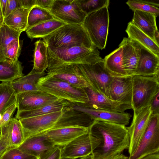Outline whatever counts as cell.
<instances>
[{
  "label": "cell",
  "mask_w": 159,
  "mask_h": 159,
  "mask_svg": "<svg viewBox=\"0 0 159 159\" xmlns=\"http://www.w3.org/2000/svg\"><path fill=\"white\" fill-rule=\"evenodd\" d=\"M89 132L100 143L90 155L92 159H107L121 154L129 146V138L125 126L105 121L94 120Z\"/></svg>",
  "instance_id": "cell-1"
},
{
  "label": "cell",
  "mask_w": 159,
  "mask_h": 159,
  "mask_svg": "<svg viewBox=\"0 0 159 159\" xmlns=\"http://www.w3.org/2000/svg\"><path fill=\"white\" fill-rule=\"evenodd\" d=\"M139 57V44L124 38L118 48L105 57V66L113 77L132 76L135 74Z\"/></svg>",
  "instance_id": "cell-2"
},
{
  "label": "cell",
  "mask_w": 159,
  "mask_h": 159,
  "mask_svg": "<svg viewBox=\"0 0 159 159\" xmlns=\"http://www.w3.org/2000/svg\"><path fill=\"white\" fill-rule=\"evenodd\" d=\"M47 48L48 72L67 65L93 64L103 59L97 48L90 49L83 46Z\"/></svg>",
  "instance_id": "cell-3"
},
{
  "label": "cell",
  "mask_w": 159,
  "mask_h": 159,
  "mask_svg": "<svg viewBox=\"0 0 159 159\" xmlns=\"http://www.w3.org/2000/svg\"><path fill=\"white\" fill-rule=\"evenodd\" d=\"M42 39L47 46L51 48L83 46L90 49L97 48L82 24H66Z\"/></svg>",
  "instance_id": "cell-4"
},
{
  "label": "cell",
  "mask_w": 159,
  "mask_h": 159,
  "mask_svg": "<svg viewBox=\"0 0 159 159\" xmlns=\"http://www.w3.org/2000/svg\"><path fill=\"white\" fill-rule=\"evenodd\" d=\"M36 86L41 91L73 104H85L89 100L85 89L77 88L47 74L39 79Z\"/></svg>",
  "instance_id": "cell-5"
},
{
  "label": "cell",
  "mask_w": 159,
  "mask_h": 159,
  "mask_svg": "<svg viewBox=\"0 0 159 159\" xmlns=\"http://www.w3.org/2000/svg\"><path fill=\"white\" fill-rule=\"evenodd\" d=\"M108 7H104L87 15L82 24L93 44L98 48H105L109 22Z\"/></svg>",
  "instance_id": "cell-6"
},
{
  "label": "cell",
  "mask_w": 159,
  "mask_h": 159,
  "mask_svg": "<svg viewBox=\"0 0 159 159\" xmlns=\"http://www.w3.org/2000/svg\"><path fill=\"white\" fill-rule=\"evenodd\" d=\"M131 104L133 111H137L149 105L154 95L159 91V76H132Z\"/></svg>",
  "instance_id": "cell-7"
},
{
  "label": "cell",
  "mask_w": 159,
  "mask_h": 159,
  "mask_svg": "<svg viewBox=\"0 0 159 159\" xmlns=\"http://www.w3.org/2000/svg\"><path fill=\"white\" fill-rule=\"evenodd\" d=\"M77 65L89 87L95 92L107 97L113 77L107 69L104 59L93 64Z\"/></svg>",
  "instance_id": "cell-8"
},
{
  "label": "cell",
  "mask_w": 159,
  "mask_h": 159,
  "mask_svg": "<svg viewBox=\"0 0 159 159\" xmlns=\"http://www.w3.org/2000/svg\"><path fill=\"white\" fill-rule=\"evenodd\" d=\"M159 115H152L147 128L134 154L128 159H140L159 152Z\"/></svg>",
  "instance_id": "cell-9"
},
{
  "label": "cell",
  "mask_w": 159,
  "mask_h": 159,
  "mask_svg": "<svg viewBox=\"0 0 159 159\" xmlns=\"http://www.w3.org/2000/svg\"><path fill=\"white\" fill-rule=\"evenodd\" d=\"M100 143L89 132L83 134L62 147L61 159H78L88 156Z\"/></svg>",
  "instance_id": "cell-10"
},
{
  "label": "cell",
  "mask_w": 159,
  "mask_h": 159,
  "mask_svg": "<svg viewBox=\"0 0 159 159\" xmlns=\"http://www.w3.org/2000/svg\"><path fill=\"white\" fill-rule=\"evenodd\" d=\"M49 11L56 18L67 24L82 25L87 16L75 0H53Z\"/></svg>",
  "instance_id": "cell-11"
},
{
  "label": "cell",
  "mask_w": 159,
  "mask_h": 159,
  "mask_svg": "<svg viewBox=\"0 0 159 159\" xmlns=\"http://www.w3.org/2000/svg\"><path fill=\"white\" fill-rule=\"evenodd\" d=\"M152 115L148 105L139 111H134L133 117L130 125L127 127L129 138L128 152L132 156L136 151L147 128Z\"/></svg>",
  "instance_id": "cell-12"
},
{
  "label": "cell",
  "mask_w": 159,
  "mask_h": 159,
  "mask_svg": "<svg viewBox=\"0 0 159 159\" xmlns=\"http://www.w3.org/2000/svg\"><path fill=\"white\" fill-rule=\"evenodd\" d=\"M65 110L19 119L22 127L25 140L32 135L51 129L61 116Z\"/></svg>",
  "instance_id": "cell-13"
},
{
  "label": "cell",
  "mask_w": 159,
  "mask_h": 159,
  "mask_svg": "<svg viewBox=\"0 0 159 159\" xmlns=\"http://www.w3.org/2000/svg\"><path fill=\"white\" fill-rule=\"evenodd\" d=\"M58 99L41 90L16 93V103L17 112L35 109L52 103Z\"/></svg>",
  "instance_id": "cell-14"
},
{
  "label": "cell",
  "mask_w": 159,
  "mask_h": 159,
  "mask_svg": "<svg viewBox=\"0 0 159 159\" xmlns=\"http://www.w3.org/2000/svg\"><path fill=\"white\" fill-rule=\"evenodd\" d=\"M85 90L89 100L85 104L78 105L86 107L114 112H124L126 110L132 109L130 103L111 100L102 94L95 92L89 87Z\"/></svg>",
  "instance_id": "cell-15"
},
{
  "label": "cell",
  "mask_w": 159,
  "mask_h": 159,
  "mask_svg": "<svg viewBox=\"0 0 159 159\" xmlns=\"http://www.w3.org/2000/svg\"><path fill=\"white\" fill-rule=\"evenodd\" d=\"M71 108L88 115L93 120L107 121L125 126L129 124L131 117L130 114L126 112H114L88 108L77 104L72 103Z\"/></svg>",
  "instance_id": "cell-16"
},
{
  "label": "cell",
  "mask_w": 159,
  "mask_h": 159,
  "mask_svg": "<svg viewBox=\"0 0 159 159\" xmlns=\"http://www.w3.org/2000/svg\"><path fill=\"white\" fill-rule=\"evenodd\" d=\"M47 74L77 88L85 89L89 87L77 65L64 66L48 71Z\"/></svg>",
  "instance_id": "cell-17"
},
{
  "label": "cell",
  "mask_w": 159,
  "mask_h": 159,
  "mask_svg": "<svg viewBox=\"0 0 159 159\" xmlns=\"http://www.w3.org/2000/svg\"><path fill=\"white\" fill-rule=\"evenodd\" d=\"M132 94V76L113 77L107 97L113 100L131 104Z\"/></svg>",
  "instance_id": "cell-18"
},
{
  "label": "cell",
  "mask_w": 159,
  "mask_h": 159,
  "mask_svg": "<svg viewBox=\"0 0 159 159\" xmlns=\"http://www.w3.org/2000/svg\"><path fill=\"white\" fill-rule=\"evenodd\" d=\"M89 132V128L80 126L64 127L44 132L55 146L61 147L80 135Z\"/></svg>",
  "instance_id": "cell-19"
},
{
  "label": "cell",
  "mask_w": 159,
  "mask_h": 159,
  "mask_svg": "<svg viewBox=\"0 0 159 159\" xmlns=\"http://www.w3.org/2000/svg\"><path fill=\"white\" fill-rule=\"evenodd\" d=\"M138 43L139 57L135 75L159 76V56Z\"/></svg>",
  "instance_id": "cell-20"
},
{
  "label": "cell",
  "mask_w": 159,
  "mask_h": 159,
  "mask_svg": "<svg viewBox=\"0 0 159 159\" xmlns=\"http://www.w3.org/2000/svg\"><path fill=\"white\" fill-rule=\"evenodd\" d=\"M56 146L44 132L26 139L17 148L20 150L37 158L43 152Z\"/></svg>",
  "instance_id": "cell-21"
},
{
  "label": "cell",
  "mask_w": 159,
  "mask_h": 159,
  "mask_svg": "<svg viewBox=\"0 0 159 159\" xmlns=\"http://www.w3.org/2000/svg\"><path fill=\"white\" fill-rule=\"evenodd\" d=\"M157 17L154 14L136 10L134 11L133 18L131 22L155 42V33L158 29L156 23Z\"/></svg>",
  "instance_id": "cell-22"
},
{
  "label": "cell",
  "mask_w": 159,
  "mask_h": 159,
  "mask_svg": "<svg viewBox=\"0 0 159 159\" xmlns=\"http://www.w3.org/2000/svg\"><path fill=\"white\" fill-rule=\"evenodd\" d=\"M72 104L66 100L59 98L52 103L35 109L17 112L16 118L19 120L62 111L70 107Z\"/></svg>",
  "instance_id": "cell-23"
},
{
  "label": "cell",
  "mask_w": 159,
  "mask_h": 159,
  "mask_svg": "<svg viewBox=\"0 0 159 159\" xmlns=\"http://www.w3.org/2000/svg\"><path fill=\"white\" fill-rule=\"evenodd\" d=\"M45 74V72L38 73L32 70L27 75L11 82V84L16 93L40 90L36 84L39 79Z\"/></svg>",
  "instance_id": "cell-24"
},
{
  "label": "cell",
  "mask_w": 159,
  "mask_h": 159,
  "mask_svg": "<svg viewBox=\"0 0 159 159\" xmlns=\"http://www.w3.org/2000/svg\"><path fill=\"white\" fill-rule=\"evenodd\" d=\"M125 31L130 39L137 42L159 56V46L131 22L128 23Z\"/></svg>",
  "instance_id": "cell-25"
},
{
  "label": "cell",
  "mask_w": 159,
  "mask_h": 159,
  "mask_svg": "<svg viewBox=\"0 0 159 159\" xmlns=\"http://www.w3.org/2000/svg\"><path fill=\"white\" fill-rule=\"evenodd\" d=\"M65 24L61 20L55 19L32 27L25 31L28 37L30 39L43 38Z\"/></svg>",
  "instance_id": "cell-26"
},
{
  "label": "cell",
  "mask_w": 159,
  "mask_h": 159,
  "mask_svg": "<svg viewBox=\"0 0 159 159\" xmlns=\"http://www.w3.org/2000/svg\"><path fill=\"white\" fill-rule=\"evenodd\" d=\"M23 67L19 61L14 62L7 59L0 61V81L11 82L24 76Z\"/></svg>",
  "instance_id": "cell-27"
},
{
  "label": "cell",
  "mask_w": 159,
  "mask_h": 159,
  "mask_svg": "<svg viewBox=\"0 0 159 159\" xmlns=\"http://www.w3.org/2000/svg\"><path fill=\"white\" fill-rule=\"evenodd\" d=\"M29 10L23 7L18 8L4 18L3 22L8 26L21 33L27 28Z\"/></svg>",
  "instance_id": "cell-28"
},
{
  "label": "cell",
  "mask_w": 159,
  "mask_h": 159,
  "mask_svg": "<svg viewBox=\"0 0 159 159\" xmlns=\"http://www.w3.org/2000/svg\"><path fill=\"white\" fill-rule=\"evenodd\" d=\"M33 63L32 70L36 73H43L48 68V56L47 46L43 40L39 39L35 43Z\"/></svg>",
  "instance_id": "cell-29"
},
{
  "label": "cell",
  "mask_w": 159,
  "mask_h": 159,
  "mask_svg": "<svg viewBox=\"0 0 159 159\" xmlns=\"http://www.w3.org/2000/svg\"><path fill=\"white\" fill-rule=\"evenodd\" d=\"M16 94L11 82L0 83V119L5 110L16 103Z\"/></svg>",
  "instance_id": "cell-30"
},
{
  "label": "cell",
  "mask_w": 159,
  "mask_h": 159,
  "mask_svg": "<svg viewBox=\"0 0 159 159\" xmlns=\"http://www.w3.org/2000/svg\"><path fill=\"white\" fill-rule=\"evenodd\" d=\"M56 18L50 11L37 6L29 10L27 29L43 22Z\"/></svg>",
  "instance_id": "cell-31"
},
{
  "label": "cell",
  "mask_w": 159,
  "mask_h": 159,
  "mask_svg": "<svg viewBox=\"0 0 159 159\" xmlns=\"http://www.w3.org/2000/svg\"><path fill=\"white\" fill-rule=\"evenodd\" d=\"M126 3L133 11L139 10L159 16V2L156 0H129Z\"/></svg>",
  "instance_id": "cell-32"
},
{
  "label": "cell",
  "mask_w": 159,
  "mask_h": 159,
  "mask_svg": "<svg viewBox=\"0 0 159 159\" xmlns=\"http://www.w3.org/2000/svg\"><path fill=\"white\" fill-rule=\"evenodd\" d=\"M10 125V148H18L25 140L22 125L19 120L12 118L9 121Z\"/></svg>",
  "instance_id": "cell-33"
},
{
  "label": "cell",
  "mask_w": 159,
  "mask_h": 159,
  "mask_svg": "<svg viewBox=\"0 0 159 159\" xmlns=\"http://www.w3.org/2000/svg\"><path fill=\"white\" fill-rule=\"evenodd\" d=\"M21 33L3 23L0 27V42L4 53L7 47L11 43L15 40H19Z\"/></svg>",
  "instance_id": "cell-34"
},
{
  "label": "cell",
  "mask_w": 159,
  "mask_h": 159,
  "mask_svg": "<svg viewBox=\"0 0 159 159\" xmlns=\"http://www.w3.org/2000/svg\"><path fill=\"white\" fill-rule=\"evenodd\" d=\"M81 10L87 15L104 7H108L109 0H75Z\"/></svg>",
  "instance_id": "cell-35"
},
{
  "label": "cell",
  "mask_w": 159,
  "mask_h": 159,
  "mask_svg": "<svg viewBox=\"0 0 159 159\" xmlns=\"http://www.w3.org/2000/svg\"><path fill=\"white\" fill-rule=\"evenodd\" d=\"M0 158L8 150L10 149V125L9 121L0 130Z\"/></svg>",
  "instance_id": "cell-36"
},
{
  "label": "cell",
  "mask_w": 159,
  "mask_h": 159,
  "mask_svg": "<svg viewBox=\"0 0 159 159\" xmlns=\"http://www.w3.org/2000/svg\"><path fill=\"white\" fill-rule=\"evenodd\" d=\"M21 45L20 40L11 43L7 47L4 52L6 58L14 62L17 61L21 52Z\"/></svg>",
  "instance_id": "cell-37"
},
{
  "label": "cell",
  "mask_w": 159,
  "mask_h": 159,
  "mask_svg": "<svg viewBox=\"0 0 159 159\" xmlns=\"http://www.w3.org/2000/svg\"><path fill=\"white\" fill-rule=\"evenodd\" d=\"M36 158L19 149L17 148L7 150L0 159H36Z\"/></svg>",
  "instance_id": "cell-38"
},
{
  "label": "cell",
  "mask_w": 159,
  "mask_h": 159,
  "mask_svg": "<svg viewBox=\"0 0 159 159\" xmlns=\"http://www.w3.org/2000/svg\"><path fill=\"white\" fill-rule=\"evenodd\" d=\"M61 148L60 146H55L40 155L36 159H61Z\"/></svg>",
  "instance_id": "cell-39"
},
{
  "label": "cell",
  "mask_w": 159,
  "mask_h": 159,
  "mask_svg": "<svg viewBox=\"0 0 159 159\" xmlns=\"http://www.w3.org/2000/svg\"><path fill=\"white\" fill-rule=\"evenodd\" d=\"M16 108L17 106L15 103L10 106L5 110L0 119V130L1 128L12 118Z\"/></svg>",
  "instance_id": "cell-40"
},
{
  "label": "cell",
  "mask_w": 159,
  "mask_h": 159,
  "mask_svg": "<svg viewBox=\"0 0 159 159\" xmlns=\"http://www.w3.org/2000/svg\"><path fill=\"white\" fill-rule=\"evenodd\" d=\"M22 7L20 0H7V6L4 18L15 9Z\"/></svg>",
  "instance_id": "cell-41"
},
{
  "label": "cell",
  "mask_w": 159,
  "mask_h": 159,
  "mask_svg": "<svg viewBox=\"0 0 159 159\" xmlns=\"http://www.w3.org/2000/svg\"><path fill=\"white\" fill-rule=\"evenodd\" d=\"M149 105L152 111V115H159V91L154 95Z\"/></svg>",
  "instance_id": "cell-42"
},
{
  "label": "cell",
  "mask_w": 159,
  "mask_h": 159,
  "mask_svg": "<svg viewBox=\"0 0 159 159\" xmlns=\"http://www.w3.org/2000/svg\"><path fill=\"white\" fill-rule=\"evenodd\" d=\"M53 0H36V6L49 11Z\"/></svg>",
  "instance_id": "cell-43"
},
{
  "label": "cell",
  "mask_w": 159,
  "mask_h": 159,
  "mask_svg": "<svg viewBox=\"0 0 159 159\" xmlns=\"http://www.w3.org/2000/svg\"><path fill=\"white\" fill-rule=\"evenodd\" d=\"M22 7L30 10L36 6V0H20Z\"/></svg>",
  "instance_id": "cell-44"
},
{
  "label": "cell",
  "mask_w": 159,
  "mask_h": 159,
  "mask_svg": "<svg viewBox=\"0 0 159 159\" xmlns=\"http://www.w3.org/2000/svg\"><path fill=\"white\" fill-rule=\"evenodd\" d=\"M90 155L84 157L79 158L78 159H92L91 158ZM128 157L121 154L116 156L107 159H128Z\"/></svg>",
  "instance_id": "cell-45"
},
{
  "label": "cell",
  "mask_w": 159,
  "mask_h": 159,
  "mask_svg": "<svg viewBox=\"0 0 159 159\" xmlns=\"http://www.w3.org/2000/svg\"><path fill=\"white\" fill-rule=\"evenodd\" d=\"M7 0H0L1 8L3 17L6 10Z\"/></svg>",
  "instance_id": "cell-46"
},
{
  "label": "cell",
  "mask_w": 159,
  "mask_h": 159,
  "mask_svg": "<svg viewBox=\"0 0 159 159\" xmlns=\"http://www.w3.org/2000/svg\"><path fill=\"white\" fill-rule=\"evenodd\" d=\"M140 159H159V153L158 152L150 154Z\"/></svg>",
  "instance_id": "cell-47"
},
{
  "label": "cell",
  "mask_w": 159,
  "mask_h": 159,
  "mask_svg": "<svg viewBox=\"0 0 159 159\" xmlns=\"http://www.w3.org/2000/svg\"><path fill=\"white\" fill-rule=\"evenodd\" d=\"M7 59L5 55L2 47L0 42V61H4Z\"/></svg>",
  "instance_id": "cell-48"
},
{
  "label": "cell",
  "mask_w": 159,
  "mask_h": 159,
  "mask_svg": "<svg viewBox=\"0 0 159 159\" xmlns=\"http://www.w3.org/2000/svg\"><path fill=\"white\" fill-rule=\"evenodd\" d=\"M154 37L155 42L159 46V33L158 29L156 30L155 32Z\"/></svg>",
  "instance_id": "cell-49"
},
{
  "label": "cell",
  "mask_w": 159,
  "mask_h": 159,
  "mask_svg": "<svg viewBox=\"0 0 159 159\" xmlns=\"http://www.w3.org/2000/svg\"><path fill=\"white\" fill-rule=\"evenodd\" d=\"M4 21V17L2 12L0 5V27L2 25Z\"/></svg>",
  "instance_id": "cell-50"
},
{
  "label": "cell",
  "mask_w": 159,
  "mask_h": 159,
  "mask_svg": "<svg viewBox=\"0 0 159 159\" xmlns=\"http://www.w3.org/2000/svg\"></svg>",
  "instance_id": "cell-51"
}]
</instances>
